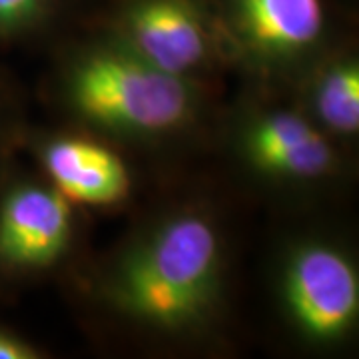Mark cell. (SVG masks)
Listing matches in <instances>:
<instances>
[{"label": "cell", "instance_id": "1", "mask_svg": "<svg viewBox=\"0 0 359 359\" xmlns=\"http://www.w3.org/2000/svg\"><path fill=\"white\" fill-rule=\"evenodd\" d=\"M216 276V233L205 219L186 216L170 222L132 256L122 269L118 295L142 320L178 327L204 311Z\"/></svg>", "mask_w": 359, "mask_h": 359}, {"label": "cell", "instance_id": "2", "mask_svg": "<svg viewBox=\"0 0 359 359\" xmlns=\"http://www.w3.org/2000/svg\"><path fill=\"white\" fill-rule=\"evenodd\" d=\"M72 100L90 120L126 132H162L190 114L192 92L134 52H100L72 78Z\"/></svg>", "mask_w": 359, "mask_h": 359}, {"label": "cell", "instance_id": "3", "mask_svg": "<svg viewBox=\"0 0 359 359\" xmlns=\"http://www.w3.org/2000/svg\"><path fill=\"white\" fill-rule=\"evenodd\" d=\"M285 294L295 321L313 337H337L358 316V276L346 257L323 245L294 257Z\"/></svg>", "mask_w": 359, "mask_h": 359}, {"label": "cell", "instance_id": "4", "mask_svg": "<svg viewBox=\"0 0 359 359\" xmlns=\"http://www.w3.org/2000/svg\"><path fill=\"white\" fill-rule=\"evenodd\" d=\"M70 238V208L62 194L20 186L0 204V264L44 268L65 252Z\"/></svg>", "mask_w": 359, "mask_h": 359}, {"label": "cell", "instance_id": "5", "mask_svg": "<svg viewBox=\"0 0 359 359\" xmlns=\"http://www.w3.org/2000/svg\"><path fill=\"white\" fill-rule=\"evenodd\" d=\"M126 32L134 54L178 76L198 66L208 48L192 0H138L126 14Z\"/></svg>", "mask_w": 359, "mask_h": 359}, {"label": "cell", "instance_id": "6", "mask_svg": "<svg viewBox=\"0 0 359 359\" xmlns=\"http://www.w3.org/2000/svg\"><path fill=\"white\" fill-rule=\"evenodd\" d=\"M65 198L82 204H114L128 192V170L102 146L86 140H58L42 156Z\"/></svg>", "mask_w": 359, "mask_h": 359}, {"label": "cell", "instance_id": "7", "mask_svg": "<svg viewBox=\"0 0 359 359\" xmlns=\"http://www.w3.org/2000/svg\"><path fill=\"white\" fill-rule=\"evenodd\" d=\"M250 150L257 166L292 178H316L332 164L327 142L295 114H273L262 120L250 138Z\"/></svg>", "mask_w": 359, "mask_h": 359}, {"label": "cell", "instance_id": "8", "mask_svg": "<svg viewBox=\"0 0 359 359\" xmlns=\"http://www.w3.org/2000/svg\"><path fill=\"white\" fill-rule=\"evenodd\" d=\"M250 40L269 52H294L316 42L323 30L321 0H236Z\"/></svg>", "mask_w": 359, "mask_h": 359}, {"label": "cell", "instance_id": "9", "mask_svg": "<svg viewBox=\"0 0 359 359\" xmlns=\"http://www.w3.org/2000/svg\"><path fill=\"white\" fill-rule=\"evenodd\" d=\"M318 112L321 120L337 132L359 128V70L355 65H341L321 80L318 90Z\"/></svg>", "mask_w": 359, "mask_h": 359}, {"label": "cell", "instance_id": "10", "mask_svg": "<svg viewBox=\"0 0 359 359\" xmlns=\"http://www.w3.org/2000/svg\"><path fill=\"white\" fill-rule=\"evenodd\" d=\"M48 0H0V34H11L39 16Z\"/></svg>", "mask_w": 359, "mask_h": 359}, {"label": "cell", "instance_id": "11", "mask_svg": "<svg viewBox=\"0 0 359 359\" xmlns=\"http://www.w3.org/2000/svg\"><path fill=\"white\" fill-rule=\"evenodd\" d=\"M34 351L11 334L0 330V359H30Z\"/></svg>", "mask_w": 359, "mask_h": 359}]
</instances>
